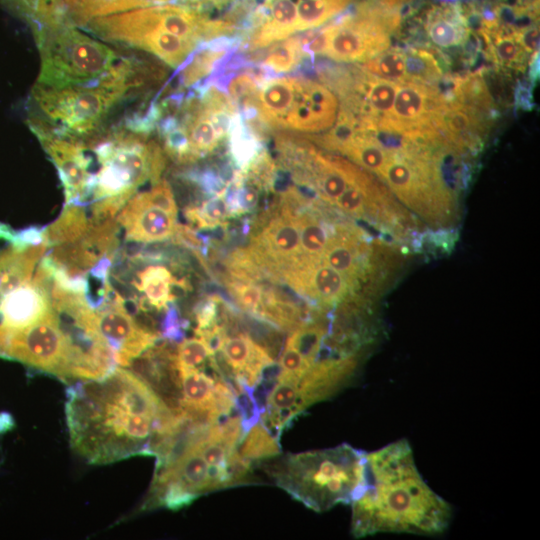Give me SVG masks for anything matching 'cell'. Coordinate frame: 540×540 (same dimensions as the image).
<instances>
[{"instance_id":"cell-1","label":"cell","mask_w":540,"mask_h":540,"mask_svg":"<svg viewBox=\"0 0 540 540\" xmlns=\"http://www.w3.org/2000/svg\"><path fill=\"white\" fill-rule=\"evenodd\" d=\"M66 417L73 449L93 464L154 455L176 415L130 370L115 367L67 389Z\"/></svg>"},{"instance_id":"cell-19","label":"cell","mask_w":540,"mask_h":540,"mask_svg":"<svg viewBox=\"0 0 540 540\" xmlns=\"http://www.w3.org/2000/svg\"><path fill=\"white\" fill-rule=\"evenodd\" d=\"M176 277L163 265H148L130 276L128 285L133 290L143 293L150 306L157 310H166L176 299L172 286Z\"/></svg>"},{"instance_id":"cell-6","label":"cell","mask_w":540,"mask_h":540,"mask_svg":"<svg viewBox=\"0 0 540 540\" xmlns=\"http://www.w3.org/2000/svg\"><path fill=\"white\" fill-rule=\"evenodd\" d=\"M100 169L92 174L90 200L122 198L128 201L137 189L160 180L165 152L154 140L133 132H118L93 148Z\"/></svg>"},{"instance_id":"cell-8","label":"cell","mask_w":540,"mask_h":540,"mask_svg":"<svg viewBox=\"0 0 540 540\" xmlns=\"http://www.w3.org/2000/svg\"><path fill=\"white\" fill-rule=\"evenodd\" d=\"M103 40L151 53L172 68H179L198 43L170 33L160 19L159 5L96 17L85 24Z\"/></svg>"},{"instance_id":"cell-9","label":"cell","mask_w":540,"mask_h":540,"mask_svg":"<svg viewBox=\"0 0 540 540\" xmlns=\"http://www.w3.org/2000/svg\"><path fill=\"white\" fill-rule=\"evenodd\" d=\"M0 355L70 381L72 347L52 306L40 320L22 330L0 326Z\"/></svg>"},{"instance_id":"cell-35","label":"cell","mask_w":540,"mask_h":540,"mask_svg":"<svg viewBox=\"0 0 540 540\" xmlns=\"http://www.w3.org/2000/svg\"><path fill=\"white\" fill-rule=\"evenodd\" d=\"M25 2L27 3H34V5L36 4L37 0H24Z\"/></svg>"},{"instance_id":"cell-13","label":"cell","mask_w":540,"mask_h":540,"mask_svg":"<svg viewBox=\"0 0 540 540\" xmlns=\"http://www.w3.org/2000/svg\"><path fill=\"white\" fill-rule=\"evenodd\" d=\"M101 335L113 351L117 365L131 361L153 346L161 336L140 327L125 309V300H112L95 310Z\"/></svg>"},{"instance_id":"cell-27","label":"cell","mask_w":540,"mask_h":540,"mask_svg":"<svg viewBox=\"0 0 540 540\" xmlns=\"http://www.w3.org/2000/svg\"><path fill=\"white\" fill-rule=\"evenodd\" d=\"M229 291L238 305L261 319L272 293H266L253 280L233 278L227 282Z\"/></svg>"},{"instance_id":"cell-3","label":"cell","mask_w":540,"mask_h":540,"mask_svg":"<svg viewBox=\"0 0 540 540\" xmlns=\"http://www.w3.org/2000/svg\"><path fill=\"white\" fill-rule=\"evenodd\" d=\"M141 76L137 65L124 59L90 84L65 88H48L35 84L31 99L48 124L37 122L65 137L78 139L92 135L111 110L142 83Z\"/></svg>"},{"instance_id":"cell-11","label":"cell","mask_w":540,"mask_h":540,"mask_svg":"<svg viewBox=\"0 0 540 540\" xmlns=\"http://www.w3.org/2000/svg\"><path fill=\"white\" fill-rule=\"evenodd\" d=\"M444 105L445 99L438 85L399 82L392 108L380 120L377 130L397 135L435 130Z\"/></svg>"},{"instance_id":"cell-15","label":"cell","mask_w":540,"mask_h":540,"mask_svg":"<svg viewBox=\"0 0 540 540\" xmlns=\"http://www.w3.org/2000/svg\"><path fill=\"white\" fill-rule=\"evenodd\" d=\"M51 308L48 289L30 280L8 293L0 303V326L22 330L40 320Z\"/></svg>"},{"instance_id":"cell-7","label":"cell","mask_w":540,"mask_h":540,"mask_svg":"<svg viewBox=\"0 0 540 540\" xmlns=\"http://www.w3.org/2000/svg\"><path fill=\"white\" fill-rule=\"evenodd\" d=\"M338 98L325 84L301 76L278 77L265 98L272 129L318 133L330 129L338 114Z\"/></svg>"},{"instance_id":"cell-23","label":"cell","mask_w":540,"mask_h":540,"mask_svg":"<svg viewBox=\"0 0 540 540\" xmlns=\"http://www.w3.org/2000/svg\"><path fill=\"white\" fill-rule=\"evenodd\" d=\"M296 12V33L315 29L341 13L352 0H291Z\"/></svg>"},{"instance_id":"cell-29","label":"cell","mask_w":540,"mask_h":540,"mask_svg":"<svg viewBox=\"0 0 540 540\" xmlns=\"http://www.w3.org/2000/svg\"><path fill=\"white\" fill-rule=\"evenodd\" d=\"M213 356L214 354L201 337L184 339L176 347V361L179 369H201Z\"/></svg>"},{"instance_id":"cell-20","label":"cell","mask_w":540,"mask_h":540,"mask_svg":"<svg viewBox=\"0 0 540 540\" xmlns=\"http://www.w3.org/2000/svg\"><path fill=\"white\" fill-rule=\"evenodd\" d=\"M227 138L230 158L238 170L245 169L263 150L253 126L239 112L233 119Z\"/></svg>"},{"instance_id":"cell-25","label":"cell","mask_w":540,"mask_h":540,"mask_svg":"<svg viewBox=\"0 0 540 540\" xmlns=\"http://www.w3.org/2000/svg\"><path fill=\"white\" fill-rule=\"evenodd\" d=\"M238 446V454L250 463L280 453L277 437L270 433L262 421H257L246 431Z\"/></svg>"},{"instance_id":"cell-26","label":"cell","mask_w":540,"mask_h":540,"mask_svg":"<svg viewBox=\"0 0 540 540\" xmlns=\"http://www.w3.org/2000/svg\"><path fill=\"white\" fill-rule=\"evenodd\" d=\"M358 66L379 78L396 82L407 81L406 50L399 47H389Z\"/></svg>"},{"instance_id":"cell-28","label":"cell","mask_w":540,"mask_h":540,"mask_svg":"<svg viewBox=\"0 0 540 540\" xmlns=\"http://www.w3.org/2000/svg\"><path fill=\"white\" fill-rule=\"evenodd\" d=\"M184 215L198 229L214 228L230 216L222 190L204 201L201 206L186 208Z\"/></svg>"},{"instance_id":"cell-17","label":"cell","mask_w":540,"mask_h":540,"mask_svg":"<svg viewBox=\"0 0 540 540\" xmlns=\"http://www.w3.org/2000/svg\"><path fill=\"white\" fill-rule=\"evenodd\" d=\"M266 400V413L262 422L281 431L305 408L301 402L299 382L289 377H277Z\"/></svg>"},{"instance_id":"cell-5","label":"cell","mask_w":540,"mask_h":540,"mask_svg":"<svg viewBox=\"0 0 540 540\" xmlns=\"http://www.w3.org/2000/svg\"><path fill=\"white\" fill-rule=\"evenodd\" d=\"M36 35L41 59L36 84L43 87L93 83L120 60L112 47L61 21L46 23Z\"/></svg>"},{"instance_id":"cell-21","label":"cell","mask_w":540,"mask_h":540,"mask_svg":"<svg viewBox=\"0 0 540 540\" xmlns=\"http://www.w3.org/2000/svg\"><path fill=\"white\" fill-rule=\"evenodd\" d=\"M89 225L90 220L82 205H65L59 217L46 227L48 247L80 239L88 230Z\"/></svg>"},{"instance_id":"cell-18","label":"cell","mask_w":540,"mask_h":540,"mask_svg":"<svg viewBox=\"0 0 540 540\" xmlns=\"http://www.w3.org/2000/svg\"><path fill=\"white\" fill-rule=\"evenodd\" d=\"M478 34L485 45L488 60L497 67L522 72L528 66L529 54L511 30L497 26L490 30H480Z\"/></svg>"},{"instance_id":"cell-33","label":"cell","mask_w":540,"mask_h":540,"mask_svg":"<svg viewBox=\"0 0 540 540\" xmlns=\"http://www.w3.org/2000/svg\"><path fill=\"white\" fill-rule=\"evenodd\" d=\"M171 238L176 244L191 248L193 250H200L202 247V240L199 238L195 230L183 224H176Z\"/></svg>"},{"instance_id":"cell-2","label":"cell","mask_w":540,"mask_h":540,"mask_svg":"<svg viewBox=\"0 0 540 540\" xmlns=\"http://www.w3.org/2000/svg\"><path fill=\"white\" fill-rule=\"evenodd\" d=\"M351 505V531L357 538L378 533L436 536L447 530L453 515L450 504L421 476L406 439L365 453L363 488Z\"/></svg>"},{"instance_id":"cell-12","label":"cell","mask_w":540,"mask_h":540,"mask_svg":"<svg viewBox=\"0 0 540 540\" xmlns=\"http://www.w3.org/2000/svg\"><path fill=\"white\" fill-rule=\"evenodd\" d=\"M29 126L56 166L64 188L65 205L84 206L90 200L92 158L76 138L56 134L43 124L30 120Z\"/></svg>"},{"instance_id":"cell-30","label":"cell","mask_w":540,"mask_h":540,"mask_svg":"<svg viewBox=\"0 0 540 540\" xmlns=\"http://www.w3.org/2000/svg\"><path fill=\"white\" fill-rule=\"evenodd\" d=\"M279 365L281 370L279 376L289 377L300 382L302 377L309 370V365L300 352L286 341V346L280 356Z\"/></svg>"},{"instance_id":"cell-16","label":"cell","mask_w":540,"mask_h":540,"mask_svg":"<svg viewBox=\"0 0 540 540\" xmlns=\"http://www.w3.org/2000/svg\"><path fill=\"white\" fill-rule=\"evenodd\" d=\"M424 28L431 42L444 49L464 45L471 33L459 3L432 6L425 14Z\"/></svg>"},{"instance_id":"cell-10","label":"cell","mask_w":540,"mask_h":540,"mask_svg":"<svg viewBox=\"0 0 540 540\" xmlns=\"http://www.w3.org/2000/svg\"><path fill=\"white\" fill-rule=\"evenodd\" d=\"M398 28L394 20L361 2L326 25L321 55L337 62H364L389 48L391 35Z\"/></svg>"},{"instance_id":"cell-24","label":"cell","mask_w":540,"mask_h":540,"mask_svg":"<svg viewBox=\"0 0 540 540\" xmlns=\"http://www.w3.org/2000/svg\"><path fill=\"white\" fill-rule=\"evenodd\" d=\"M295 219L299 229L302 260L321 261L330 237L326 226L314 215L308 213H295Z\"/></svg>"},{"instance_id":"cell-14","label":"cell","mask_w":540,"mask_h":540,"mask_svg":"<svg viewBox=\"0 0 540 540\" xmlns=\"http://www.w3.org/2000/svg\"><path fill=\"white\" fill-rule=\"evenodd\" d=\"M177 215L150 203L144 192L134 194L116 216L125 229V241L153 243L170 239Z\"/></svg>"},{"instance_id":"cell-36","label":"cell","mask_w":540,"mask_h":540,"mask_svg":"<svg viewBox=\"0 0 540 540\" xmlns=\"http://www.w3.org/2000/svg\"><path fill=\"white\" fill-rule=\"evenodd\" d=\"M441 1H444V2H454V1H457V0H441Z\"/></svg>"},{"instance_id":"cell-34","label":"cell","mask_w":540,"mask_h":540,"mask_svg":"<svg viewBox=\"0 0 540 540\" xmlns=\"http://www.w3.org/2000/svg\"><path fill=\"white\" fill-rule=\"evenodd\" d=\"M14 426V420L9 413H0V433H4Z\"/></svg>"},{"instance_id":"cell-22","label":"cell","mask_w":540,"mask_h":540,"mask_svg":"<svg viewBox=\"0 0 540 540\" xmlns=\"http://www.w3.org/2000/svg\"><path fill=\"white\" fill-rule=\"evenodd\" d=\"M304 59L298 35L271 44L262 55H258V63L274 76L294 71Z\"/></svg>"},{"instance_id":"cell-32","label":"cell","mask_w":540,"mask_h":540,"mask_svg":"<svg viewBox=\"0 0 540 540\" xmlns=\"http://www.w3.org/2000/svg\"><path fill=\"white\" fill-rule=\"evenodd\" d=\"M196 329L195 332H201L216 324L217 301L215 298H208L200 302L194 310Z\"/></svg>"},{"instance_id":"cell-4","label":"cell","mask_w":540,"mask_h":540,"mask_svg":"<svg viewBox=\"0 0 540 540\" xmlns=\"http://www.w3.org/2000/svg\"><path fill=\"white\" fill-rule=\"evenodd\" d=\"M365 452L348 444L288 456L277 484L316 512L351 504L364 484Z\"/></svg>"},{"instance_id":"cell-31","label":"cell","mask_w":540,"mask_h":540,"mask_svg":"<svg viewBox=\"0 0 540 540\" xmlns=\"http://www.w3.org/2000/svg\"><path fill=\"white\" fill-rule=\"evenodd\" d=\"M47 243L46 227L30 226L18 232L14 231L11 244L20 249Z\"/></svg>"}]
</instances>
